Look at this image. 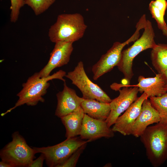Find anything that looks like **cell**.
<instances>
[{
	"label": "cell",
	"instance_id": "obj_2",
	"mask_svg": "<svg viewBox=\"0 0 167 167\" xmlns=\"http://www.w3.org/2000/svg\"><path fill=\"white\" fill-rule=\"evenodd\" d=\"M87 26L80 13L62 14L59 15L56 22L49 30L50 41L73 42L83 37Z\"/></svg>",
	"mask_w": 167,
	"mask_h": 167
},
{
	"label": "cell",
	"instance_id": "obj_11",
	"mask_svg": "<svg viewBox=\"0 0 167 167\" xmlns=\"http://www.w3.org/2000/svg\"><path fill=\"white\" fill-rule=\"evenodd\" d=\"M148 98L144 92L138 97L124 113L117 118L111 128L113 131L124 136L131 135L133 126L140 113L143 102Z\"/></svg>",
	"mask_w": 167,
	"mask_h": 167
},
{
	"label": "cell",
	"instance_id": "obj_24",
	"mask_svg": "<svg viewBox=\"0 0 167 167\" xmlns=\"http://www.w3.org/2000/svg\"><path fill=\"white\" fill-rule=\"evenodd\" d=\"M40 156L36 159L33 160L28 167H42L43 162L45 160V156L44 154L41 153Z\"/></svg>",
	"mask_w": 167,
	"mask_h": 167
},
{
	"label": "cell",
	"instance_id": "obj_15",
	"mask_svg": "<svg viewBox=\"0 0 167 167\" xmlns=\"http://www.w3.org/2000/svg\"><path fill=\"white\" fill-rule=\"evenodd\" d=\"M138 80V83L136 85L125 86L138 87L139 92L146 93L148 97L160 96L167 92L165 88V84L161 73L156 74L153 77L139 76Z\"/></svg>",
	"mask_w": 167,
	"mask_h": 167
},
{
	"label": "cell",
	"instance_id": "obj_17",
	"mask_svg": "<svg viewBox=\"0 0 167 167\" xmlns=\"http://www.w3.org/2000/svg\"><path fill=\"white\" fill-rule=\"evenodd\" d=\"M84 114L81 107L77 110L60 118L66 129L67 139L80 135Z\"/></svg>",
	"mask_w": 167,
	"mask_h": 167
},
{
	"label": "cell",
	"instance_id": "obj_21",
	"mask_svg": "<svg viewBox=\"0 0 167 167\" xmlns=\"http://www.w3.org/2000/svg\"><path fill=\"white\" fill-rule=\"evenodd\" d=\"M56 0H24L25 4L30 6L36 15L46 11Z\"/></svg>",
	"mask_w": 167,
	"mask_h": 167
},
{
	"label": "cell",
	"instance_id": "obj_14",
	"mask_svg": "<svg viewBox=\"0 0 167 167\" xmlns=\"http://www.w3.org/2000/svg\"><path fill=\"white\" fill-rule=\"evenodd\" d=\"M159 113L148 98L143 102L140 113L133 126L131 135L140 137L150 125L160 121Z\"/></svg>",
	"mask_w": 167,
	"mask_h": 167
},
{
	"label": "cell",
	"instance_id": "obj_19",
	"mask_svg": "<svg viewBox=\"0 0 167 167\" xmlns=\"http://www.w3.org/2000/svg\"><path fill=\"white\" fill-rule=\"evenodd\" d=\"M167 8L166 0H153L151 1L149 4V9L152 17L156 22L159 28L161 30L167 28L164 19Z\"/></svg>",
	"mask_w": 167,
	"mask_h": 167
},
{
	"label": "cell",
	"instance_id": "obj_9",
	"mask_svg": "<svg viewBox=\"0 0 167 167\" xmlns=\"http://www.w3.org/2000/svg\"><path fill=\"white\" fill-rule=\"evenodd\" d=\"M118 88L119 95L110 103V112L105 120L109 127L114 124L117 118L138 98L139 90L137 87H129L127 86H121Z\"/></svg>",
	"mask_w": 167,
	"mask_h": 167
},
{
	"label": "cell",
	"instance_id": "obj_20",
	"mask_svg": "<svg viewBox=\"0 0 167 167\" xmlns=\"http://www.w3.org/2000/svg\"><path fill=\"white\" fill-rule=\"evenodd\" d=\"M150 101L157 111L161 122L167 125V92L159 97H150Z\"/></svg>",
	"mask_w": 167,
	"mask_h": 167
},
{
	"label": "cell",
	"instance_id": "obj_7",
	"mask_svg": "<svg viewBox=\"0 0 167 167\" xmlns=\"http://www.w3.org/2000/svg\"><path fill=\"white\" fill-rule=\"evenodd\" d=\"M90 142L75 137L66 139L63 142L52 146L46 147H33L36 153H42L45 156L47 166L58 167L65 161L78 148Z\"/></svg>",
	"mask_w": 167,
	"mask_h": 167
},
{
	"label": "cell",
	"instance_id": "obj_22",
	"mask_svg": "<svg viewBox=\"0 0 167 167\" xmlns=\"http://www.w3.org/2000/svg\"><path fill=\"white\" fill-rule=\"evenodd\" d=\"M87 143L82 145L75 152L65 161L58 167H75L79 157L85 149Z\"/></svg>",
	"mask_w": 167,
	"mask_h": 167
},
{
	"label": "cell",
	"instance_id": "obj_25",
	"mask_svg": "<svg viewBox=\"0 0 167 167\" xmlns=\"http://www.w3.org/2000/svg\"><path fill=\"white\" fill-rule=\"evenodd\" d=\"M162 77L164 80L165 85H167V69L162 73H161Z\"/></svg>",
	"mask_w": 167,
	"mask_h": 167
},
{
	"label": "cell",
	"instance_id": "obj_12",
	"mask_svg": "<svg viewBox=\"0 0 167 167\" xmlns=\"http://www.w3.org/2000/svg\"><path fill=\"white\" fill-rule=\"evenodd\" d=\"M114 132L105 121L93 118L85 113L79 135L82 139L91 142L102 137L111 138L114 136Z\"/></svg>",
	"mask_w": 167,
	"mask_h": 167
},
{
	"label": "cell",
	"instance_id": "obj_26",
	"mask_svg": "<svg viewBox=\"0 0 167 167\" xmlns=\"http://www.w3.org/2000/svg\"><path fill=\"white\" fill-rule=\"evenodd\" d=\"M0 167H12L11 166L7 163L1 161L0 162Z\"/></svg>",
	"mask_w": 167,
	"mask_h": 167
},
{
	"label": "cell",
	"instance_id": "obj_28",
	"mask_svg": "<svg viewBox=\"0 0 167 167\" xmlns=\"http://www.w3.org/2000/svg\"><path fill=\"white\" fill-rule=\"evenodd\" d=\"M165 91L167 92V85H165Z\"/></svg>",
	"mask_w": 167,
	"mask_h": 167
},
{
	"label": "cell",
	"instance_id": "obj_23",
	"mask_svg": "<svg viewBox=\"0 0 167 167\" xmlns=\"http://www.w3.org/2000/svg\"><path fill=\"white\" fill-rule=\"evenodd\" d=\"M10 20L15 23L18 20L20 8L25 4L24 0H11Z\"/></svg>",
	"mask_w": 167,
	"mask_h": 167
},
{
	"label": "cell",
	"instance_id": "obj_1",
	"mask_svg": "<svg viewBox=\"0 0 167 167\" xmlns=\"http://www.w3.org/2000/svg\"><path fill=\"white\" fill-rule=\"evenodd\" d=\"M66 75V72L62 70H59L51 75L43 78L40 76L38 72L34 73L23 84L22 89L17 94L19 99L15 105L2 113L1 116H4L17 107L24 104L34 106L39 102H44L45 99L43 96L46 94L50 86L48 81L57 79L66 82L63 77Z\"/></svg>",
	"mask_w": 167,
	"mask_h": 167
},
{
	"label": "cell",
	"instance_id": "obj_8",
	"mask_svg": "<svg viewBox=\"0 0 167 167\" xmlns=\"http://www.w3.org/2000/svg\"><path fill=\"white\" fill-rule=\"evenodd\" d=\"M65 77L80 91L84 99H92L110 103L112 100L97 84L93 83L87 75L82 61L78 62L74 70L68 72Z\"/></svg>",
	"mask_w": 167,
	"mask_h": 167
},
{
	"label": "cell",
	"instance_id": "obj_3",
	"mask_svg": "<svg viewBox=\"0 0 167 167\" xmlns=\"http://www.w3.org/2000/svg\"><path fill=\"white\" fill-rule=\"evenodd\" d=\"M140 137L152 165H163L167 160V125L159 122L149 126Z\"/></svg>",
	"mask_w": 167,
	"mask_h": 167
},
{
	"label": "cell",
	"instance_id": "obj_27",
	"mask_svg": "<svg viewBox=\"0 0 167 167\" xmlns=\"http://www.w3.org/2000/svg\"><path fill=\"white\" fill-rule=\"evenodd\" d=\"M162 31L163 34L167 37V28L166 29L162 30Z\"/></svg>",
	"mask_w": 167,
	"mask_h": 167
},
{
	"label": "cell",
	"instance_id": "obj_4",
	"mask_svg": "<svg viewBox=\"0 0 167 167\" xmlns=\"http://www.w3.org/2000/svg\"><path fill=\"white\" fill-rule=\"evenodd\" d=\"M143 29L144 31L141 37L135 41L131 46L122 51L121 59L117 66L124 76L126 82L124 85H129L133 75L132 66L134 58L142 51L152 49L156 45L151 22L147 20Z\"/></svg>",
	"mask_w": 167,
	"mask_h": 167
},
{
	"label": "cell",
	"instance_id": "obj_10",
	"mask_svg": "<svg viewBox=\"0 0 167 167\" xmlns=\"http://www.w3.org/2000/svg\"><path fill=\"white\" fill-rule=\"evenodd\" d=\"M73 44L72 42L66 41L55 43L47 63L38 72L41 78L49 76L51 72L55 68L68 64L74 49Z\"/></svg>",
	"mask_w": 167,
	"mask_h": 167
},
{
	"label": "cell",
	"instance_id": "obj_16",
	"mask_svg": "<svg viewBox=\"0 0 167 167\" xmlns=\"http://www.w3.org/2000/svg\"><path fill=\"white\" fill-rule=\"evenodd\" d=\"M85 113L93 118L105 121L111 110L110 103L92 99H84L81 105Z\"/></svg>",
	"mask_w": 167,
	"mask_h": 167
},
{
	"label": "cell",
	"instance_id": "obj_13",
	"mask_svg": "<svg viewBox=\"0 0 167 167\" xmlns=\"http://www.w3.org/2000/svg\"><path fill=\"white\" fill-rule=\"evenodd\" d=\"M57 105L55 115L61 118L77 110L81 107L84 100L76 94L75 91L64 82L62 90L56 94Z\"/></svg>",
	"mask_w": 167,
	"mask_h": 167
},
{
	"label": "cell",
	"instance_id": "obj_5",
	"mask_svg": "<svg viewBox=\"0 0 167 167\" xmlns=\"http://www.w3.org/2000/svg\"><path fill=\"white\" fill-rule=\"evenodd\" d=\"M12 137V140L0 150L2 161L12 167H28L35 158L36 152L28 145L18 131L13 133Z\"/></svg>",
	"mask_w": 167,
	"mask_h": 167
},
{
	"label": "cell",
	"instance_id": "obj_18",
	"mask_svg": "<svg viewBox=\"0 0 167 167\" xmlns=\"http://www.w3.org/2000/svg\"><path fill=\"white\" fill-rule=\"evenodd\" d=\"M151 53L152 64L158 73L167 69V44H156Z\"/></svg>",
	"mask_w": 167,
	"mask_h": 167
},
{
	"label": "cell",
	"instance_id": "obj_6",
	"mask_svg": "<svg viewBox=\"0 0 167 167\" xmlns=\"http://www.w3.org/2000/svg\"><path fill=\"white\" fill-rule=\"evenodd\" d=\"M146 22V18L141 16L136 24L135 32L129 38L122 43L115 42L107 52L102 55L92 68L94 80H97L102 75L110 71L114 67L117 66L121 59L123 48L126 45L134 42L139 38L140 30L144 28Z\"/></svg>",
	"mask_w": 167,
	"mask_h": 167
}]
</instances>
